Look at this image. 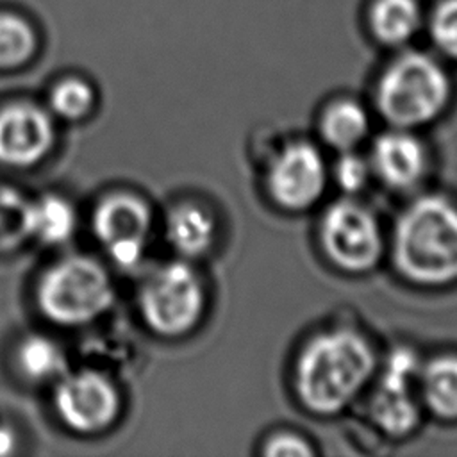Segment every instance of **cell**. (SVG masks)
I'll return each instance as SVG.
<instances>
[{
  "mask_svg": "<svg viewBox=\"0 0 457 457\" xmlns=\"http://www.w3.org/2000/svg\"><path fill=\"white\" fill-rule=\"evenodd\" d=\"M50 104L62 118H80L93 105V89L80 79H68L54 87Z\"/></svg>",
  "mask_w": 457,
  "mask_h": 457,
  "instance_id": "603a6c76",
  "label": "cell"
},
{
  "mask_svg": "<svg viewBox=\"0 0 457 457\" xmlns=\"http://www.w3.org/2000/svg\"><path fill=\"white\" fill-rule=\"evenodd\" d=\"M421 359L409 346H395L378 362L368 402L371 423L387 437H407L421 423L423 405L418 395Z\"/></svg>",
  "mask_w": 457,
  "mask_h": 457,
  "instance_id": "52a82bcc",
  "label": "cell"
},
{
  "mask_svg": "<svg viewBox=\"0 0 457 457\" xmlns=\"http://www.w3.org/2000/svg\"><path fill=\"white\" fill-rule=\"evenodd\" d=\"M18 364L29 378L48 380L62 375L66 361L55 341L43 336H32L20 345Z\"/></svg>",
  "mask_w": 457,
  "mask_h": 457,
  "instance_id": "d6986e66",
  "label": "cell"
},
{
  "mask_svg": "<svg viewBox=\"0 0 457 457\" xmlns=\"http://www.w3.org/2000/svg\"><path fill=\"white\" fill-rule=\"evenodd\" d=\"M29 236V204L12 189H0V248Z\"/></svg>",
  "mask_w": 457,
  "mask_h": 457,
  "instance_id": "44dd1931",
  "label": "cell"
},
{
  "mask_svg": "<svg viewBox=\"0 0 457 457\" xmlns=\"http://www.w3.org/2000/svg\"><path fill=\"white\" fill-rule=\"evenodd\" d=\"M14 445V437L11 434V430H7L5 427H0V455H5L12 450Z\"/></svg>",
  "mask_w": 457,
  "mask_h": 457,
  "instance_id": "d4e9b609",
  "label": "cell"
},
{
  "mask_svg": "<svg viewBox=\"0 0 457 457\" xmlns=\"http://www.w3.org/2000/svg\"><path fill=\"white\" fill-rule=\"evenodd\" d=\"M328 179L330 171L321 150L307 139H293L268 159L264 189L278 209L300 212L321 200Z\"/></svg>",
  "mask_w": 457,
  "mask_h": 457,
  "instance_id": "ba28073f",
  "label": "cell"
},
{
  "mask_svg": "<svg viewBox=\"0 0 457 457\" xmlns=\"http://www.w3.org/2000/svg\"><path fill=\"white\" fill-rule=\"evenodd\" d=\"M54 143L50 116L32 104L0 111V161L12 166L37 162Z\"/></svg>",
  "mask_w": 457,
  "mask_h": 457,
  "instance_id": "8fae6325",
  "label": "cell"
},
{
  "mask_svg": "<svg viewBox=\"0 0 457 457\" xmlns=\"http://www.w3.org/2000/svg\"><path fill=\"white\" fill-rule=\"evenodd\" d=\"M320 246L332 266L345 273H368L386 252V236L375 212L345 196L332 202L320 218Z\"/></svg>",
  "mask_w": 457,
  "mask_h": 457,
  "instance_id": "8992f818",
  "label": "cell"
},
{
  "mask_svg": "<svg viewBox=\"0 0 457 457\" xmlns=\"http://www.w3.org/2000/svg\"><path fill=\"white\" fill-rule=\"evenodd\" d=\"M378 366L373 343L353 327H328L311 336L293 368V387L316 416L345 411L373 380Z\"/></svg>",
  "mask_w": 457,
  "mask_h": 457,
  "instance_id": "6da1fadb",
  "label": "cell"
},
{
  "mask_svg": "<svg viewBox=\"0 0 457 457\" xmlns=\"http://www.w3.org/2000/svg\"><path fill=\"white\" fill-rule=\"evenodd\" d=\"M423 12V0H368L364 23L375 43L398 48L418 34Z\"/></svg>",
  "mask_w": 457,
  "mask_h": 457,
  "instance_id": "5bb4252c",
  "label": "cell"
},
{
  "mask_svg": "<svg viewBox=\"0 0 457 457\" xmlns=\"http://www.w3.org/2000/svg\"><path fill=\"white\" fill-rule=\"evenodd\" d=\"M396 273L420 287L457 282V202L445 195L416 196L398 214L389 239Z\"/></svg>",
  "mask_w": 457,
  "mask_h": 457,
  "instance_id": "7a4b0ae2",
  "label": "cell"
},
{
  "mask_svg": "<svg viewBox=\"0 0 457 457\" xmlns=\"http://www.w3.org/2000/svg\"><path fill=\"white\" fill-rule=\"evenodd\" d=\"M368 109L355 98L343 96L328 102L318 120V132L321 141L339 152L357 150V146L370 134Z\"/></svg>",
  "mask_w": 457,
  "mask_h": 457,
  "instance_id": "2e32d148",
  "label": "cell"
},
{
  "mask_svg": "<svg viewBox=\"0 0 457 457\" xmlns=\"http://www.w3.org/2000/svg\"><path fill=\"white\" fill-rule=\"evenodd\" d=\"M37 46L32 25L16 12H0V68L23 64Z\"/></svg>",
  "mask_w": 457,
  "mask_h": 457,
  "instance_id": "ac0fdd59",
  "label": "cell"
},
{
  "mask_svg": "<svg viewBox=\"0 0 457 457\" xmlns=\"http://www.w3.org/2000/svg\"><path fill=\"white\" fill-rule=\"evenodd\" d=\"M261 452L268 457H277V455L307 457L314 453V448L303 436L291 430H278L264 439Z\"/></svg>",
  "mask_w": 457,
  "mask_h": 457,
  "instance_id": "cb8c5ba5",
  "label": "cell"
},
{
  "mask_svg": "<svg viewBox=\"0 0 457 457\" xmlns=\"http://www.w3.org/2000/svg\"><path fill=\"white\" fill-rule=\"evenodd\" d=\"M330 175L336 186L348 196L359 195L373 177L368 157L357 150L339 152Z\"/></svg>",
  "mask_w": 457,
  "mask_h": 457,
  "instance_id": "7402d4cb",
  "label": "cell"
},
{
  "mask_svg": "<svg viewBox=\"0 0 457 457\" xmlns=\"http://www.w3.org/2000/svg\"><path fill=\"white\" fill-rule=\"evenodd\" d=\"M418 395L423 411L445 421L457 420V353H437L421 361Z\"/></svg>",
  "mask_w": 457,
  "mask_h": 457,
  "instance_id": "9a60e30c",
  "label": "cell"
},
{
  "mask_svg": "<svg viewBox=\"0 0 457 457\" xmlns=\"http://www.w3.org/2000/svg\"><path fill=\"white\" fill-rule=\"evenodd\" d=\"M152 227L148 205L134 195H112L100 202L93 214L95 236L107 246L118 243L146 245Z\"/></svg>",
  "mask_w": 457,
  "mask_h": 457,
  "instance_id": "7c38bea8",
  "label": "cell"
},
{
  "mask_svg": "<svg viewBox=\"0 0 457 457\" xmlns=\"http://www.w3.org/2000/svg\"><path fill=\"white\" fill-rule=\"evenodd\" d=\"M205 309V287L198 271L186 261L155 268L141 286L143 321L159 336L179 337L191 332Z\"/></svg>",
  "mask_w": 457,
  "mask_h": 457,
  "instance_id": "5b68a950",
  "label": "cell"
},
{
  "mask_svg": "<svg viewBox=\"0 0 457 457\" xmlns=\"http://www.w3.org/2000/svg\"><path fill=\"white\" fill-rule=\"evenodd\" d=\"M75 228V211L61 196H45L29 204V236L48 245L66 241Z\"/></svg>",
  "mask_w": 457,
  "mask_h": 457,
  "instance_id": "e0dca14e",
  "label": "cell"
},
{
  "mask_svg": "<svg viewBox=\"0 0 457 457\" xmlns=\"http://www.w3.org/2000/svg\"><path fill=\"white\" fill-rule=\"evenodd\" d=\"M218 223L214 212L195 200L177 204L166 218V239L186 259L205 255L216 243Z\"/></svg>",
  "mask_w": 457,
  "mask_h": 457,
  "instance_id": "4fadbf2b",
  "label": "cell"
},
{
  "mask_svg": "<svg viewBox=\"0 0 457 457\" xmlns=\"http://www.w3.org/2000/svg\"><path fill=\"white\" fill-rule=\"evenodd\" d=\"M452 93L450 73L436 55L403 50L377 77L373 102L389 127L416 130L446 111Z\"/></svg>",
  "mask_w": 457,
  "mask_h": 457,
  "instance_id": "3957f363",
  "label": "cell"
},
{
  "mask_svg": "<svg viewBox=\"0 0 457 457\" xmlns=\"http://www.w3.org/2000/svg\"><path fill=\"white\" fill-rule=\"evenodd\" d=\"M373 177L391 191H412L428 175V150L409 129L389 127L373 139L368 155Z\"/></svg>",
  "mask_w": 457,
  "mask_h": 457,
  "instance_id": "30bf717a",
  "label": "cell"
},
{
  "mask_svg": "<svg viewBox=\"0 0 457 457\" xmlns=\"http://www.w3.org/2000/svg\"><path fill=\"white\" fill-rule=\"evenodd\" d=\"M37 303L43 314L61 325H80L100 316L112 303L107 271L82 255L68 257L41 277Z\"/></svg>",
  "mask_w": 457,
  "mask_h": 457,
  "instance_id": "277c9868",
  "label": "cell"
},
{
  "mask_svg": "<svg viewBox=\"0 0 457 457\" xmlns=\"http://www.w3.org/2000/svg\"><path fill=\"white\" fill-rule=\"evenodd\" d=\"M428 36L441 55L457 61V0H434Z\"/></svg>",
  "mask_w": 457,
  "mask_h": 457,
  "instance_id": "ffe728a7",
  "label": "cell"
},
{
  "mask_svg": "<svg viewBox=\"0 0 457 457\" xmlns=\"http://www.w3.org/2000/svg\"><path fill=\"white\" fill-rule=\"evenodd\" d=\"M120 398L114 386L96 371L66 375L55 389V409L73 430L96 432L105 428L118 412Z\"/></svg>",
  "mask_w": 457,
  "mask_h": 457,
  "instance_id": "9c48e42d",
  "label": "cell"
}]
</instances>
